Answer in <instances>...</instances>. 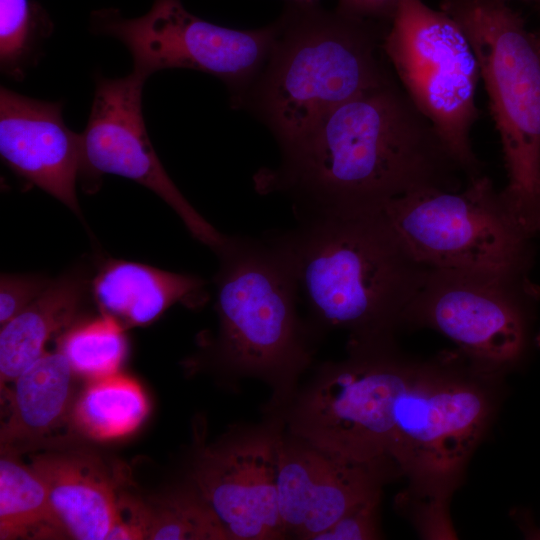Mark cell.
I'll list each match as a JSON object with an SVG mask.
<instances>
[{"label": "cell", "instance_id": "obj_1", "mask_svg": "<svg viewBox=\"0 0 540 540\" xmlns=\"http://www.w3.org/2000/svg\"><path fill=\"white\" fill-rule=\"evenodd\" d=\"M502 374L458 349L416 358L393 338L349 342L300 398L293 434L405 477L398 505L419 534L454 539L450 499L495 416Z\"/></svg>", "mask_w": 540, "mask_h": 540}, {"label": "cell", "instance_id": "obj_2", "mask_svg": "<svg viewBox=\"0 0 540 540\" xmlns=\"http://www.w3.org/2000/svg\"><path fill=\"white\" fill-rule=\"evenodd\" d=\"M254 176L260 194L289 197L300 219L381 211L425 188L459 190L467 176L394 73L326 114Z\"/></svg>", "mask_w": 540, "mask_h": 540}, {"label": "cell", "instance_id": "obj_3", "mask_svg": "<svg viewBox=\"0 0 540 540\" xmlns=\"http://www.w3.org/2000/svg\"><path fill=\"white\" fill-rule=\"evenodd\" d=\"M274 23L266 60L231 107L266 126L281 151L392 71L382 50L389 24L294 1Z\"/></svg>", "mask_w": 540, "mask_h": 540}, {"label": "cell", "instance_id": "obj_4", "mask_svg": "<svg viewBox=\"0 0 540 540\" xmlns=\"http://www.w3.org/2000/svg\"><path fill=\"white\" fill-rule=\"evenodd\" d=\"M301 220L276 238L314 316L349 331V342L393 338L429 268L412 257L382 211Z\"/></svg>", "mask_w": 540, "mask_h": 540}, {"label": "cell", "instance_id": "obj_5", "mask_svg": "<svg viewBox=\"0 0 540 540\" xmlns=\"http://www.w3.org/2000/svg\"><path fill=\"white\" fill-rule=\"evenodd\" d=\"M476 55L498 131L508 208L540 234V47L507 0H440Z\"/></svg>", "mask_w": 540, "mask_h": 540}, {"label": "cell", "instance_id": "obj_6", "mask_svg": "<svg viewBox=\"0 0 540 540\" xmlns=\"http://www.w3.org/2000/svg\"><path fill=\"white\" fill-rule=\"evenodd\" d=\"M217 352L244 374L287 378L309 359L297 315L298 286L276 236H228L217 253Z\"/></svg>", "mask_w": 540, "mask_h": 540}, {"label": "cell", "instance_id": "obj_7", "mask_svg": "<svg viewBox=\"0 0 540 540\" xmlns=\"http://www.w3.org/2000/svg\"><path fill=\"white\" fill-rule=\"evenodd\" d=\"M381 211L412 257L428 268L531 274L536 236L485 174L459 190L410 192Z\"/></svg>", "mask_w": 540, "mask_h": 540}, {"label": "cell", "instance_id": "obj_8", "mask_svg": "<svg viewBox=\"0 0 540 540\" xmlns=\"http://www.w3.org/2000/svg\"><path fill=\"white\" fill-rule=\"evenodd\" d=\"M382 50L397 81L435 126L468 180L483 174L471 143L479 118L480 69L458 24L423 0H400Z\"/></svg>", "mask_w": 540, "mask_h": 540}, {"label": "cell", "instance_id": "obj_9", "mask_svg": "<svg viewBox=\"0 0 540 540\" xmlns=\"http://www.w3.org/2000/svg\"><path fill=\"white\" fill-rule=\"evenodd\" d=\"M539 302L531 274L429 268L403 326L435 330L476 364L503 373L525 356Z\"/></svg>", "mask_w": 540, "mask_h": 540}, {"label": "cell", "instance_id": "obj_10", "mask_svg": "<svg viewBox=\"0 0 540 540\" xmlns=\"http://www.w3.org/2000/svg\"><path fill=\"white\" fill-rule=\"evenodd\" d=\"M91 28L121 41L132 55L133 70L147 78L174 68L217 77L231 105L259 72L275 35L274 22L246 30L219 26L190 13L181 0H154L137 18L112 8L98 10L91 15Z\"/></svg>", "mask_w": 540, "mask_h": 540}, {"label": "cell", "instance_id": "obj_11", "mask_svg": "<svg viewBox=\"0 0 540 540\" xmlns=\"http://www.w3.org/2000/svg\"><path fill=\"white\" fill-rule=\"evenodd\" d=\"M89 119L81 133L85 175L112 174L153 191L180 217L190 234L218 253L228 236L212 226L188 202L161 164L142 113L147 77L137 71L121 78L97 74Z\"/></svg>", "mask_w": 540, "mask_h": 540}, {"label": "cell", "instance_id": "obj_12", "mask_svg": "<svg viewBox=\"0 0 540 540\" xmlns=\"http://www.w3.org/2000/svg\"><path fill=\"white\" fill-rule=\"evenodd\" d=\"M280 439L253 432L201 449L192 465L193 486L230 539L286 536L278 505Z\"/></svg>", "mask_w": 540, "mask_h": 540}, {"label": "cell", "instance_id": "obj_13", "mask_svg": "<svg viewBox=\"0 0 540 540\" xmlns=\"http://www.w3.org/2000/svg\"><path fill=\"white\" fill-rule=\"evenodd\" d=\"M378 468L299 436L280 439L278 505L286 534L315 539L362 502L381 495Z\"/></svg>", "mask_w": 540, "mask_h": 540}, {"label": "cell", "instance_id": "obj_14", "mask_svg": "<svg viewBox=\"0 0 540 540\" xmlns=\"http://www.w3.org/2000/svg\"><path fill=\"white\" fill-rule=\"evenodd\" d=\"M62 107L1 86L0 155L15 174L81 217L76 194L85 174L81 134L66 126Z\"/></svg>", "mask_w": 540, "mask_h": 540}, {"label": "cell", "instance_id": "obj_15", "mask_svg": "<svg viewBox=\"0 0 540 540\" xmlns=\"http://www.w3.org/2000/svg\"><path fill=\"white\" fill-rule=\"evenodd\" d=\"M30 465L42 478L68 538L107 539L119 492L100 457L81 450L54 451L33 456Z\"/></svg>", "mask_w": 540, "mask_h": 540}, {"label": "cell", "instance_id": "obj_16", "mask_svg": "<svg viewBox=\"0 0 540 540\" xmlns=\"http://www.w3.org/2000/svg\"><path fill=\"white\" fill-rule=\"evenodd\" d=\"M92 296L104 315L122 325L146 326L176 303L205 302V281L126 260H108L91 282Z\"/></svg>", "mask_w": 540, "mask_h": 540}, {"label": "cell", "instance_id": "obj_17", "mask_svg": "<svg viewBox=\"0 0 540 540\" xmlns=\"http://www.w3.org/2000/svg\"><path fill=\"white\" fill-rule=\"evenodd\" d=\"M61 351L45 352L12 383L8 415L1 425V454H15L60 428L72 414L73 376Z\"/></svg>", "mask_w": 540, "mask_h": 540}, {"label": "cell", "instance_id": "obj_18", "mask_svg": "<svg viewBox=\"0 0 540 540\" xmlns=\"http://www.w3.org/2000/svg\"><path fill=\"white\" fill-rule=\"evenodd\" d=\"M82 271L56 279L24 310L1 326V388L12 383L45 353L53 335L68 328L78 314L87 291Z\"/></svg>", "mask_w": 540, "mask_h": 540}, {"label": "cell", "instance_id": "obj_19", "mask_svg": "<svg viewBox=\"0 0 540 540\" xmlns=\"http://www.w3.org/2000/svg\"><path fill=\"white\" fill-rule=\"evenodd\" d=\"M47 488L35 469L15 454L0 458V539H64Z\"/></svg>", "mask_w": 540, "mask_h": 540}, {"label": "cell", "instance_id": "obj_20", "mask_svg": "<svg viewBox=\"0 0 540 540\" xmlns=\"http://www.w3.org/2000/svg\"><path fill=\"white\" fill-rule=\"evenodd\" d=\"M72 408L75 427L85 436L109 441L135 432L149 404L141 385L119 372L88 380Z\"/></svg>", "mask_w": 540, "mask_h": 540}, {"label": "cell", "instance_id": "obj_21", "mask_svg": "<svg viewBox=\"0 0 540 540\" xmlns=\"http://www.w3.org/2000/svg\"><path fill=\"white\" fill-rule=\"evenodd\" d=\"M59 351L88 380L117 373L127 354L123 325L104 314L79 323L63 335Z\"/></svg>", "mask_w": 540, "mask_h": 540}, {"label": "cell", "instance_id": "obj_22", "mask_svg": "<svg viewBox=\"0 0 540 540\" xmlns=\"http://www.w3.org/2000/svg\"><path fill=\"white\" fill-rule=\"evenodd\" d=\"M53 24L45 11L29 0H0V68L20 81L38 60L43 40Z\"/></svg>", "mask_w": 540, "mask_h": 540}, {"label": "cell", "instance_id": "obj_23", "mask_svg": "<svg viewBox=\"0 0 540 540\" xmlns=\"http://www.w3.org/2000/svg\"><path fill=\"white\" fill-rule=\"evenodd\" d=\"M152 505L149 540L230 539L223 525L193 486L172 492Z\"/></svg>", "mask_w": 540, "mask_h": 540}, {"label": "cell", "instance_id": "obj_24", "mask_svg": "<svg viewBox=\"0 0 540 540\" xmlns=\"http://www.w3.org/2000/svg\"><path fill=\"white\" fill-rule=\"evenodd\" d=\"M52 279L38 274L2 273L0 278V325L32 303Z\"/></svg>", "mask_w": 540, "mask_h": 540}, {"label": "cell", "instance_id": "obj_25", "mask_svg": "<svg viewBox=\"0 0 540 540\" xmlns=\"http://www.w3.org/2000/svg\"><path fill=\"white\" fill-rule=\"evenodd\" d=\"M381 495L372 497L347 512L315 540H368L380 536L378 513Z\"/></svg>", "mask_w": 540, "mask_h": 540}, {"label": "cell", "instance_id": "obj_26", "mask_svg": "<svg viewBox=\"0 0 540 540\" xmlns=\"http://www.w3.org/2000/svg\"><path fill=\"white\" fill-rule=\"evenodd\" d=\"M152 505L132 494H118L114 520L107 540L148 539Z\"/></svg>", "mask_w": 540, "mask_h": 540}, {"label": "cell", "instance_id": "obj_27", "mask_svg": "<svg viewBox=\"0 0 540 540\" xmlns=\"http://www.w3.org/2000/svg\"><path fill=\"white\" fill-rule=\"evenodd\" d=\"M400 0H338L337 8L345 13L389 24Z\"/></svg>", "mask_w": 540, "mask_h": 540}, {"label": "cell", "instance_id": "obj_28", "mask_svg": "<svg viewBox=\"0 0 540 540\" xmlns=\"http://www.w3.org/2000/svg\"><path fill=\"white\" fill-rule=\"evenodd\" d=\"M526 535H527L529 538L540 539V528L532 529V531H531V532H527Z\"/></svg>", "mask_w": 540, "mask_h": 540}, {"label": "cell", "instance_id": "obj_29", "mask_svg": "<svg viewBox=\"0 0 540 540\" xmlns=\"http://www.w3.org/2000/svg\"><path fill=\"white\" fill-rule=\"evenodd\" d=\"M535 345L540 348V330L537 332L534 338Z\"/></svg>", "mask_w": 540, "mask_h": 540}, {"label": "cell", "instance_id": "obj_30", "mask_svg": "<svg viewBox=\"0 0 540 540\" xmlns=\"http://www.w3.org/2000/svg\"><path fill=\"white\" fill-rule=\"evenodd\" d=\"M534 33V36H535V39L540 47V29L536 30V31H533Z\"/></svg>", "mask_w": 540, "mask_h": 540}, {"label": "cell", "instance_id": "obj_31", "mask_svg": "<svg viewBox=\"0 0 540 540\" xmlns=\"http://www.w3.org/2000/svg\"><path fill=\"white\" fill-rule=\"evenodd\" d=\"M289 1L300 2V3H315V2H319V0H289Z\"/></svg>", "mask_w": 540, "mask_h": 540}, {"label": "cell", "instance_id": "obj_32", "mask_svg": "<svg viewBox=\"0 0 540 540\" xmlns=\"http://www.w3.org/2000/svg\"><path fill=\"white\" fill-rule=\"evenodd\" d=\"M507 1H511V0H507ZM521 1L534 3V4L538 5V6H540V0H521Z\"/></svg>", "mask_w": 540, "mask_h": 540}]
</instances>
